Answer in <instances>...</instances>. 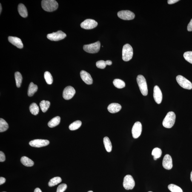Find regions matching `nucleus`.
<instances>
[{
	"instance_id": "obj_16",
	"label": "nucleus",
	"mask_w": 192,
	"mask_h": 192,
	"mask_svg": "<svg viewBox=\"0 0 192 192\" xmlns=\"http://www.w3.org/2000/svg\"><path fill=\"white\" fill-rule=\"evenodd\" d=\"M80 75L82 80L86 84L88 85H90L93 83V79L90 75L87 72L83 70L81 72Z\"/></svg>"
},
{
	"instance_id": "obj_36",
	"label": "nucleus",
	"mask_w": 192,
	"mask_h": 192,
	"mask_svg": "<svg viewBox=\"0 0 192 192\" xmlns=\"http://www.w3.org/2000/svg\"><path fill=\"white\" fill-rule=\"evenodd\" d=\"M67 185L65 184H62L58 186L56 192H64L67 188Z\"/></svg>"
},
{
	"instance_id": "obj_7",
	"label": "nucleus",
	"mask_w": 192,
	"mask_h": 192,
	"mask_svg": "<svg viewBox=\"0 0 192 192\" xmlns=\"http://www.w3.org/2000/svg\"><path fill=\"white\" fill-rule=\"evenodd\" d=\"M123 185L126 190H132L134 188L135 182L133 176L130 175H127L124 178Z\"/></svg>"
},
{
	"instance_id": "obj_30",
	"label": "nucleus",
	"mask_w": 192,
	"mask_h": 192,
	"mask_svg": "<svg viewBox=\"0 0 192 192\" xmlns=\"http://www.w3.org/2000/svg\"><path fill=\"white\" fill-rule=\"evenodd\" d=\"M82 123L81 121L78 120L74 121L69 126V129L71 131H74L78 129L82 125Z\"/></svg>"
},
{
	"instance_id": "obj_35",
	"label": "nucleus",
	"mask_w": 192,
	"mask_h": 192,
	"mask_svg": "<svg viewBox=\"0 0 192 192\" xmlns=\"http://www.w3.org/2000/svg\"><path fill=\"white\" fill-rule=\"evenodd\" d=\"M96 66L98 68L104 69L107 66L106 62L103 60L98 61L96 63Z\"/></svg>"
},
{
	"instance_id": "obj_34",
	"label": "nucleus",
	"mask_w": 192,
	"mask_h": 192,
	"mask_svg": "<svg viewBox=\"0 0 192 192\" xmlns=\"http://www.w3.org/2000/svg\"><path fill=\"white\" fill-rule=\"evenodd\" d=\"M184 57L185 59L192 64V51H187L184 54Z\"/></svg>"
},
{
	"instance_id": "obj_12",
	"label": "nucleus",
	"mask_w": 192,
	"mask_h": 192,
	"mask_svg": "<svg viewBox=\"0 0 192 192\" xmlns=\"http://www.w3.org/2000/svg\"><path fill=\"white\" fill-rule=\"evenodd\" d=\"M76 93V90L73 87L68 86L64 89L63 93V97L64 99L68 100L72 99Z\"/></svg>"
},
{
	"instance_id": "obj_41",
	"label": "nucleus",
	"mask_w": 192,
	"mask_h": 192,
	"mask_svg": "<svg viewBox=\"0 0 192 192\" xmlns=\"http://www.w3.org/2000/svg\"><path fill=\"white\" fill-rule=\"evenodd\" d=\"M105 62L107 65L110 66L112 64V62L111 61L107 60Z\"/></svg>"
},
{
	"instance_id": "obj_29",
	"label": "nucleus",
	"mask_w": 192,
	"mask_h": 192,
	"mask_svg": "<svg viewBox=\"0 0 192 192\" xmlns=\"http://www.w3.org/2000/svg\"><path fill=\"white\" fill-rule=\"evenodd\" d=\"M15 78L17 87H20L23 79L22 75L19 72H15Z\"/></svg>"
},
{
	"instance_id": "obj_46",
	"label": "nucleus",
	"mask_w": 192,
	"mask_h": 192,
	"mask_svg": "<svg viewBox=\"0 0 192 192\" xmlns=\"http://www.w3.org/2000/svg\"><path fill=\"white\" fill-rule=\"evenodd\" d=\"M152 192V191H149V192Z\"/></svg>"
},
{
	"instance_id": "obj_31",
	"label": "nucleus",
	"mask_w": 192,
	"mask_h": 192,
	"mask_svg": "<svg viewBox=\"0 0 192 192\" xmlns=\"http://www.w3.org/2000/svg\"><path fill=\"white\" fill-rule=\"evenodd\" d=\"M8 125L4 120L0 119V132L2 133L6 131L8 128Z\"/></svg>"
},
{
	"instance_id": "obj_2",
	"label": "nucleus",
	"mask_w": 192,
	"mask_h": 192,
	"mask_svg": "<svg viewBox=\"0 0 192 192\" xmlns=\"http://www.w3.org/2000/svg\"><path fill=\"white\" fill-rule=\"evenodd\" d=\"M176 116L173 112H169L164 118L163 125L165 128H170L173 126L176 121Z\"/></svg>"
},
{
	"instance_id": "obj_37",
	"label": "nucleus",
	"mask_w": 192,
	"mask_h": 192,
	"mask_svg": "<svg viewBox=\"0 0 192 192\" xmlns=\"http://www.w3.org/2000/svg\"><path fill=\"white\" fill-rule=\"evenodd\" d=\"M5 160V155L3 152H0V162H3Z\"/></svg>"
},
{
	"instance_id": "obj_40",
	"label": "nucleus",
	"mask_w": 192,
	"mask_h": 192,
	"mask_svg": "<svg viewBox=\"0 0 192 192\" xmlns=\"http://www.w3.org/2000/svg\"><path fill=\"white\" fill-rule=\"evenodd\" d=\"M6 180L5 178L1 177L0 178V185H2L5 182Z\"/></svg>"
},
{
	"instance_id": "obj_8",
	"label": "nucleus",
	"mask_w": 192,
	"mask_h": 192,
	"mask_svg": "<svg viewBox=\"0 0 192 192\" xmlns=\"http://www.w3.org/2000/svg\"><path fill=\"white\" fill-rule=\"evenodd\" d=\"M66 34L61 31H58L56 33L49 34L47 35V38L50 40L58 41L64 39L66 37Z\"/></svg>"
},
{
	"instance_id": "obj_11",
	"label": "nucleus",
	"mask_w": 192,
	"mask_h": 192,
	"mask_svg": "<svg viewBox=\"0 0 192 192\" xmlns=\"http://www.w3.org/2000/svg\"><path fill=\"white\" fill-rule=\"evenodd\" d=\"M98 25V23L95 20L87 19L83 21L81 24V26L83 29L89 30L95 28Z\"/></svg>"
},
{
	"instance_id": "obj_33",
	"label": "nucleus",
	"mask_w": 192,
	"mask_h": 192,
	"mask_svg": "<svg viewBox=\"0 0 192 192\" xmlns=\"http://www.w3.org/2000/svg\"><path fill=\"white\" fill-rule=\"evenodd\" d=\"M168 188L172 192H183L180 187L175 184H170L168 185Z\"/></svg>"
},
{
	"instance_id": "obj_27",
	"label": "nucleus",
	"mask_w": 192,
	"mask_h": 192,
	"mask_svg": "<svg viewBox=\"0 0 192 192\" xmlns=\"http://www.w3.org/2000/svg\"><path fill=\"white\" fill-rule=\"evenodd\" d=\"M113 83L115 86L118 88H123L125 87V82L120 79H114L113 81Z\"/></svg>"
},
{
	"instance_id": "obj_4",
	"label": "nucleus",
	"mask_w": 192,
	"mask_h": 192,
	"mask_svg": "<svg viewBox=\"0 0 192 192\" xmlns=\"http://www.w3.org/2000/svg\"><path fill=\"white\" fill-rule=\"evenodd\" d=\"M133 50L131 46L129 44H126L123 47L122 58L124 61H128L133 57Z\"/></svg>"
},
{
	"instance_id": "obj_19",
	"label": "nucleus",
	"mask_w": 192,
	"mask_h": 192,
	"mask_svg": "<svg viewBox=\"0 0 192 192\" xmlns=\"http://www.w3.org/2000/svg\"><path fill=\"white\" fill-rule=\"evenodd\" d=\"M18 11L21 16L26 18L28 15L27 8L23 4H20L18 6Z\"/></svg>"
},
{
	"instance_id": "obj_3",
	"label": "nucleus",
	"mask_w": 192,
	"mask_h": 192,
	"mask_svg": "<svg viewBox=\"0 0 192 192\" xmlns=\"http://www.w3.org/2000/svg\"><path fill=\"white\" fill-rule=\"evenodd\" d=\"M137 81L142 94L143 96H147L148 94V90L145 78L142 75H139L137 78Z\"/></svg>"
},
{
	"instance_id": "obj_38",
	"label": "nucleus",
	"mask_w": 192,
	"mask_h": 192,
	"mask_svg": "<svg viewBox=\"0 0 192 192\" xmlns=\"http://www.w3.org/2000/svg\"><path fill=\"white\" fill-rule=\"evenodd\" d=\"M187 29L189 31H192V19L187 26Z\"/></svg>"
},
{
	"instance_id": "obj_22",
	"label": "nucleus",
	"mask_w": 192,
	"mask_h": 192,
	"mask_svg": "<svg viewBox=\"0 0 192 192\" xmlns=\"http://www.w3.org/2000/svg\"><path fill=\"white\" fill-rule=\"evenodd\" d=\"M61 118L59 116H56L53 118L48 122V125L50 128H53L59 125L60 122Z\"/></svg>"
},
{
	"instance_id": "obj_6",
	"label": "nucleus",
	"mask_w": 192,
	"mask_h": 192,
	"mask_svg": "<svg viewBox=\"0 0 192 192\" xmlns=\"http://www.w3.org/2000/svg\"><path fill=\"white\" fill-rule=\"evenodd\" d=\"M176 81L184 89L191 90L192 89V83L181 75H178L176 77Z\"/></svg>"
},
{
	"instance_id": "obj_32",
	"label": "nucleus",
	"mask_w": 192,
	"mask_h": 192,
	"mask_svg": "<svg viewBox=\"0 0 192 192\" xmlns=\"http://www.w3.org/2000/svg\"><path fill=\"white\" fill-rule=\"evenodd\" d=\"M44 78L46 82L48 84H51L53 82V77L51 74L48 71H46L44 73Z\"/></svg>"
},
{
	"instance_id": "obj_47",
	"label": "nucleus",
	"mask_w": 192,
	"mask_h": 192,
	"mask_svg": "<svg viewBox=\"0 0 192 192\" xmlns=\"http://www.w3.org/2000/svg\"></svg>"
},
{
	"instance_id": "obj_26",
	"label": "nucleus",
	"mask_w": 192,
	"mask_h": 192,
	"mask_svg": "<svg viewBox=\"0 0 192 192\" xmlns=\"http://www.w3.org/2000/svg\"><path fill=\"white\" fill-rule=\"evenodd\" d=\"M31 113L34 115H37L39 111V108L38 106L35 103L31 104L29 107Z\"/></svg>"
},
{
	"instance_id": "obj_25",
	"label": "nucleus",
	"mask_w": 192,
	"mask_h": 192,
	"mask_svg": "<svg viewBox=\"0 0 192 192\" xmlns=\"http://www.w3.org/2000/svg\"><path fill=\"white\" fill-rule=\"evenodd\" d=\"M162 154V151L160 148H155L153 149L152 151V155L153 156V159L154 160H156L161 156Z\"/></svg>"
},
{
	"instance_id": "obj_43",
	"label": "nucleus",
	"mask_w": 192,
	"mask_h": 192,
	"mask_svg": "<svg viewBox=\"0 0 192 192\" xmlns=\"http://www.w3.org/2000/svg\"><path fill=\"white\" fill-rule=\"evenodd\" d=\"M0 8H1V10H0V13H1V10H2V7H1V4H0Z\"/></svg>"
},
{
	"instance_id": "obj_23",
	"label": "nucleus",
	"mask_w": 192,
	"mask_h": 192,
	"mask_svg": "<svg viewBox=\"0 0 192 192\" xmlns=\"http://www.w3.org/2000/svg\"><path fill=\"white\" fill-rule=\"evenodd\" d=\"M103 142L106 150L108 152H110L112 150V145L109 139L107 137H105L104 138Z\"/></svg>"
},
{
	"instance_id": "obj_24",
	"label": "nucleus",
	"mask_w": 192,
	"mask_h": 192,
	"mask_svg": "<svg viewBox=\"0 0 192 192\" xmlns=\"http://www.w3.org/2000/svg\"><path fill=\"white\" fill-rule=\"evenodd\" d=\"M50 105V102L48 101L43 100L41 101L40 104L41 110L44 113H45L47 111Z\"/></svg>"
},
{
	"instance_id": "obj_28",
	"label": "nucleus",
	"mask_w": 192,
	"mask_h": 192,
	"mask_svg": "<svg viewBox=\"0 0 192 192\" xmlns=\"http://www.w3.org/2000/svg\"><path fill=\"white\" fill-rule=\"evenodd\" d=\"M62 180L59 177H55L52 178L49 182L48 185L50 187H53L57 185L62 182Z\"/></svg>"
},
{
	"instance_id": "obj_17",
	"label": "nucleus",
	"mask_w": 192,
	"mask_h": 192,
	"mask_svg": "<svg viewBox=\"0 0 192 192\" xmlns=\"http://www.w3.org/2000/svg\"><path fill=\"white\" fill-rule=\"evenodd\" d=\"M8 41L11 43L19 49H22L23 47L22 41L20 38L16 37L9 36Z\"/></svg>"
},
{
	"instance_id": "obj_21",
	"label": "nucleus",
	"mask_w": 192,
	"mask_h": 192,
	"mask_svg": "<svg viewBox=\"0 0 192 192\" xmlns=\"http://www.w3.org/2000/svg\"><path fill=\"white\" fill-rule=\"evenodd\" d=\"M21 162L23 165L26 167H32L34 165L33 161L25 156H23L21 158Z\"/></svg>"
},
{
	"instance_id": "obj_45",
	"label": "nucleus",
	"mask_w": 192,
	"mask_h": 192,
	"mask_svg": "<svg viewBox=\"0 0 192 192\" xmlns=\"http://www.w3.org/2000/svg\"><path fill=\"white\" fill-rule=\"evenodd\" d=\"M93 192V191H89L88 192Z\"/></svg>"
},
{
	"instance_id": "obj_39",
	"label": "nucleus",
	"mask_w": 192,
	"mask_h": 192,
	"mask_svg": "<svg viewBox=\"0 0 192 192\" xmlns=\"http://www.w3.org/2000/svg\"><path fill=\"white\" fill-rule=\"evenodd\" d=\"M179 1V0H168V4H172L175 3Z\"/></svg>"
},
{
	"instance_id": "obj_13",
	"label": "nucleus",
	"mask_w": 192,
	"mask_h": 192,
	"mask_svg": "<svg viewBox=\"0 0 192 192\" xmlns=\"http://www.w3.org/2000/svg\"><path fill=\"white\" fill-rule=\"evenodd\" d=\"M50 142L47 140L36 139L30 141L29 144L32 147L40 148L48 145Z\"/></svg>"
},
{
	"instance_id": "obj_15",
	"label": "nucleus",
	"mask_w": 192,
	"mask_h": 192,
	"mask_svg": "<svg viewBox=\"0 0 192 192\" xmlns=\"http://www.w3.org/2000/svg\"><path fill=\"white\" fill-rule=\"evenodd\" d=\"M162 164L164 168L166 169L170 170L172 168V159L169 155L167 154L164 156Z\"/></svg>"
},
{
	"instance_id": "obj_1",
	"label": "nucleus",
	"mask_w": 192,
	"mask_h": 192,
	"mask_svg": "<svg viewBox=\"0 0 192 192\" xmlns=\"http://www.w3.org/2000/svg\"><path fill=\"white\" fill-rule=\"evenodd\" d=\"M41 6L46 11L52 12L58 8V4L55 0H43L41 1Z\"/></svg>"
},
{
	"instance_id": "obj_18",
	"label": "nucleus",
	"mask_w": 192,
	"mask_h": 192,
	"mask_svg": "<svg viewBox=\"0 0 192 192\" xmlns=\"http://www.w3.org/2000/svg\"><path fill=\"white\" fill-rule=\"evenodd\" d=\"M121 108L122 107L120 104L116 103L111 104L107 107V109L109 111L113 113H118L121 110Z\"/></svg>"
},
{
	"instance_id": "obj_44",
	"label": "nucleus",
	"mask_w": 192,
	"mask_h": 192,
	"mask_svg": "<svg viewBox=\"0 0 192 192\" xmlns=\"http://www.w3.org/2000/svg\"><path fill=\"white\" fill-rule=\"evenodd\" d=\"M190 179H191V180L192 182V171L191 173V174H190Z\"/></svg>"
},
{
	"instance_id": "obj_9",
	"label": "nucleus",
	"mask_w": 192,
	"mask_h": 192,
	"mask_svg": "<svg viewBox=\"0 0 192 192\" xmlns=\"http://www.w3.org/2000/svg\"><path fill=\"white\" fill-rule=\"evenodd\" d=\"M118 16L124 20H131L134 19L135 14L130 10H122L118 13Z\"/></svg>"
},
{
	"instance_id": "obj_5",
	"label": "nucleus",
	"mask_w": 192,
	"mask_h": 192,
	"mask_svg": "<svg viewBox=\"0 0 192 192\" xmlns=\"http://www.w3.org/2000/svg\"><path fill=\"white\" fill-rule=\"evenodd\" d=\"M100 45V42L98 41L94 43L84 45L83 46V49L87 53H96L99 51Z\"/></svg>"
},
{
	"instance_id": "obj_10",
	"label": "nucleus",
	"mask_w": 192,
	"mask_h": 192,
	"mask_svg": "<svg viewBox=\"0 0 192 192\" xmlns=\"http://www.w3.org/2000/svg\"><path fill=\"white\" fill-rule=\"evenodd\" d=\"M142 131V125L140 122H137L135 123L132 128V133L133 138L135 139L139 138Z\"/></svg>"
},
{
	"instance_id": "obj_42",
	"label": "nucleus",
	"mask_w": 192,
	"mask_h": 192,
	"mask_svg": "<svg viewBox=\"0 0 192 192\" xmlns=\"http://www.w3.org/2000/svg\"><path fill=\"white\" fill-rule=\"evenodd\" d=\"M34 192H42L40 189L39 188H36L35 189Z\"/></svg>"
},
{
	"instance_id": "obj_20",
	"label": "nucleus",
	"mask_w": 192,
	"mask_h": 192,
	"mask_svg": "<svg viewBox=\"0 0 192 192\" xmlns=\"http://www.w3.org/2000/svg\"><path fill=\"white\" fill-rule=\"evenodd\" d=\"M38 90V86L31 82L29 84L27 94L29 96H33L35 93Z\"/></svg>"
},
{
	"instance_id": "obj_14",
	"label": "nucleus",
	"mask_w": 192,
	"mask_h": 192,
	"mask_svg": "<svg viewBox=\"0 0 192 192\" xmlns=\"http://www.w3.org/2000/svg\"><path fill=\"white\" fill-rule=\"evenodd\" d=\"M153 97L156 103L160 104L162 100L163 96L161 89L157 85L154 88Z\"/></svg>"
}]
</instances>
